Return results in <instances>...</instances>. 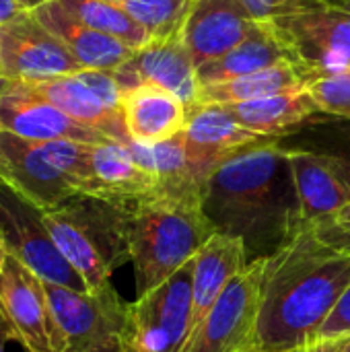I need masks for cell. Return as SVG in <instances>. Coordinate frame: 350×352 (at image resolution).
Segmentation results:
<instances>
[{
    "label": "cell",
    "mask_w": 350,
    "mask_h": 352,
    "mask_svg": "<svg viewBox=\"0 0 350 352\" xmlns=\"http://www.w3.org/2000/svg\"><path fill=\"white\" fill-rule=\"evenodd\" d=\"M56 2L87 27L105 33L113 39H120L134 50L151 41V35L109 0H56Z\"/></svg>",
    "instance_id": "obj_27"
},
{
    "label": "cell",
    "mask_w": 350,
    "mask_h": 352,
    "mask_svg": "<svg viewBox=\"0 0 350 352\" xmlns=\"http://www.w3.org/2000/svg\"><path fill=\"white\" fill-rule=\"evenodd\" d=\"M248 352H262V351H256V349H252V351H248Z\"/></svg>",
    "instance_id": "obj_45"
},
{
    "label": "cell",
    "mask_w": 350,
    "mask_h": 352,
    "mask_svg": "<svg viewBox=\"0 0 350 352\" xmlns=\"http://www.w3.org/2000/svg\"><path fill=\"white\" fill-rule=\"evenodd\" d=\"M6 260H8V256H6V252H4V248L0 245V274L4 272V266H6Z\"/></svg>",
    "instance_id": "obj_38"
},
{
    "label": "cell",
    "mask_w": 350,
    "mask_h": 352,
    "mask_svg": "<svg viewBox=\"0 0 350 352\" xmlns=\"http://www.w3.org/2000/svg\"><path fill=\"white\" fill-rule=\"evenodd\" d=\"M27 85V82H25ZM37 95L60 107L66 116L76 120L83 126H89L103 136H107L113 142L128 144L132 138L128 136L126 124L122 109H116L107 105L87 82L80 80V76L68 74V76H58L41 82L29 85Z\"/></svg>",
    "instance_id": "obj_22"
},
{
    "label": "cell",
    "mask_w": 350,
    "mask_h": 352,
    "mask_svg": "<svg viewBox=\"0 0 350 352\" xmlns=\"http://www.w3.org/2000/svg\"><path fill=\"white\" fill-rule=\"evenodd\" d=\"M0 62L2 76L27 85L83 70L70 50L31 10L0 27Z\"/></svg>",
    "instance_id": "obj_12"
},
{
    "label": "cell",
    "mask_w": 350,
    "mask_h": 352,
    "mask_svg": "<svg viewBox=\"0 0 350 352\" xmlns=\"http://www.w3.org/2000/svg\"><path fill=\"white\" fill-rule=\"evenodd\" d=\"M184 140L192 169L208 186L212 171L225 159L268 138L243 128L223 105H200L190 116Z\"/></svg>",
    "instance_id": "obj_17"
},
{
    "label": "cell",
    "mask_w": 350,
    "mask_h": 352,
    "mask_svg": "<svg viewBox=\"0 0 350 352\" xmlns=\"http://www.w3.org/2000/svg\"><path fill=\"white\" fill-rule=\"evenodd\" d=\"M27 10H35L37 6H41V4H45V2H52V0H19Z\"/></svg>",
    "instance_id": "obj_36"
},
{
    "label": "cell",
    "mask_w": 350,
    "mask_h": 352,
    "mask_svg": "<svg viewBox=\"0 0 350 352\" xmlns=\"http://www.w3.org/2000/svg\"><path fill=\"white\" fill-rule=\"evenodd\" d=\"M68 352H120L128 307L111 283L95 291H72L43 283Z\"/></svg>",
    "instance_id": "obj_8"
},
{
    "label": "cell",
    "mask_w": 350,
    "mask_h": 352,
    "mask_svg": "<svg viewBox=\"0 0 350 352\" xmlns=\"http://www.w3.org/2000/svg\"><path fill=\"white\" fill-rule=\"evenodd\" d=\"M330 2H332V0H330ZM336 4H340L342 8H347V10H350V0H338Z\"/></svg>",
    "instance_id": "obj_41"
},
{
    "label": "cell",
    "mask_w": 350,
    "mask_h": 352,
    "mask_svg": "<svg viewBox=\"0 0 350 352\" xmlns=\"http://www.w3.org/2000/svg\"><path fill=\"white\" fill-rule=\"evenodd\" d=\"M23 12H27V8L19 0H0V27Z\"/></svg>",
    "instance_id": "obj_33"
},
{
    "label": "cell",
    "mask_w": 350,
    "mask_h": 352,
    "mask_svg": "<svg viewBox=\"0 0 350 352\" xmlns=\"http://www.w3.org/2000/svg\"><path fill=\"white\" fill-rule=\"evenodd\" d=\"M120 352H136V351H134V349H130L128 344H124V342H122V344H120Z\"/></svg>",
    "instance_id": "obj_42"
},
{
    "label": "cell",
    "mask_w": 350,
    "mask_h": 352,
    "mask_svg": "<svg viewBox=\"0 0 350 352\" xmlns=\"http://www.w3.org/2000/svg\"><path fill=\"white\" fill-rule=\"evenodd\" d=\"M215 235L200 204L149 196L130 212V262L136 297L153 291L196 258Z\"/></svg>",
    "instance_id": "obj_4"
},
{
    "label": "cell",
    "mask_w": 350,
    "mask_h": 352,
    "mask_svg": "<svg viewBox=\"0 0 350 352\" xmlns=\"http://www.w3.org/2000/svg\"><path fill=\"white\" fill-rule=\"evenodd\" d=\"M311 80L350 68V10L330 0H301L268 21Z\"/></svg>",
    "instance_id": "obj_6"
},
{
    "label": "cell",
    "mask_w": 350,
    "mask_h": 352,
    "mask_svg": "<svg viewBox=\"0 0 350 352\" xmlns=\"http://www.w3.org/2000/svg\"><path fill=\"white\" fill-rule=\"evenodd\" d=\"M0 76H2V62H0Z\"/></svg>",
    "instance_id": "obj_44"
},
{
    "label": "cell",
    "mask_w": 350,
    "mask_h": 352,
    "mask_svg": "<svg viewBox=\"0 0 350 352\" xmlns=\"http://www.w3.org/2000/svg\"><path fill=\"white\" fill-rule=\"evenodd\" d=\"M250 19L258 23H268L281 14L291 12L301 0H239Z\"/></svg>",
    "instance_id": "obj_32"
},
{
    "label": "cell",
    "mask_w": 350,
    "mask_h": 352,
    "mask_svg": "<svg viewBox=\"0 0 350 352\" xmlns=\"http://www.w3.org/2000/svg\"><path fill=\"white\" fill-rule=\"evenodd\" d=\"M157 192V177L130 155L126 144H91L89 177L83 194L116 204H136Z\"/></svg>",
    "instance_id": "obj_18"
},
{
    "label": "cell",
    "mask_w": 350,
    "mask_h": 352,
    "mask_svg": "<svg viewBox=\"0 0 350 352\" xmlns=\"http://www.w3.org/2000/svg\"><path fill=\"white\" fill-rule=\"evenodd\" d=\"M0 130L27 140H72L85 144L111 142L101 132L78 124L25 82H10L0 95Z\"/></svg>",
    "instance_id": "obj_14"
},
{
    "label": "cell",
    "mask_w": 350,
    "mask_h": 352,
    "mask_svg": "<svg viewBox=\"0 0 350 352\" xmlns=\"http://www.w3.org/2000/svg\"><path fill=\"white\" fill-rule=\"evenodd\" d=\"M307 93L322 116L350 122V68L311 80Z\"/></svg>",
    "instance_id": "obj_30"
},
{
    "label": "cell",
    "mask_w": 350,
    "mask_h": 352,
    "mask_svg": "<svg viewBox=\"0 0 350 352\" xmlns=\"http://www.w3.org/2000/svg\"><path fill=\"white\" fill-rule=\"evenodd\" d=\"M10 82H12V80H8L6 76H0V95H2V93H4V91L10 87Z\"/></svg>",
    "instance_id": "obj_39"
},
{
    "label": "cell",
    "mask_w": 350,
    "mask_h": 352,
    "mask_svg": "<svg viewBox=\"0 0 350 352\" xmlns=\"http://www.w3.org/2000/svg\"><path fill=\"white\" fill-rule=\"evenodd\" d=\"M264 260H254L204 316L184 352H248L254 349Z\"/></svg>",
    "instance_id": "obj_11"
},
{
    "label": "cell",
    "mask_w": 350,
    "mask_h": 352,
    "mask_svg": "<svg viewBox=\"0 0 350 352\" xmlns=\"http://www.w3.org/2000/svg\"><path fill=\"white\" fill-rule=\"evenodd\" d=\"M285 148H305L350 159V122L318 118L297 134L278 140Z\"/></svg>",
    "instance_id": "obj_29"
},
{
    "label": "cell",
    "mask_w": 350,
    "mask_h": 352,
    "mask_svg": "<svg viewBox=\"0 0 350 352\" xmlns=\"http://www.w3.org/2000/svg\"><path fill=\"white\" fill-rule=\"evenodd\" d=\"M134 204H116L76 194L43 210V223L66 262L95 291L130 262V212Z\"/></svg>",
    "instance_id": "obj_3"
},
{
    "label": "cell",
    "mask_w": 350,
    "mask_h": 352,
    "mask_svg": "<svg viewBox=\"0 0 350 352\" xmlns=\"http://www.w3.org/2000/svg\"><path fill=\"white\" fill-rule=\"evenodd\" d=\"M223 107L243 128L274 140L297 134L301 128H305L309 122L322 116L307 89L289 91L243 103H231Z\"/></svg>",
    "instance_id": "obj_24"
},
{
    "label": "cell",
    "mask_w": 350,
    "mask_h": 352,
    "mask_svg": "<svg viewBox=\"0 0 350 352\" xmlns=\"http://www.w3.org/2000/svg\"><path fill=\"white\" fill-rule=\"evenodd\" d=\"M287 151L301 200L303 223L330 219L349 206L350 159L305 148Z\"/></svg>",
    "instance_id": "obj_15"
},
{
    "label": "cell",
    "mask_w": 350,
    "mask_h": 352,
    "mask_svg": "<svg viewBox=\"0 0 350 352\" xmlns=\"http://www.w3.org/2000/svg\"><path fill=\"white\" fill-rule=\"evenodd\" d=\"M122 95L136 87H159L182 99L192 111L200 107L196 64L179 37L151 39L113 70Z\"/></svg>",
    "instance_id": "obj_13"
},
{
    "label": "cell",
    "mask_w": 350,
    "mask_h": 352,
    "mask_svg": "<svg viewBox=\"0 0 350 352\" xmlns=\"http://www.w3.org/2000/svg\"><path fill=\"white\" fill-rule=\"evenodd\" d=\"M332 2H338V0H332Z\"/></svg>",
    "instance_id": "obj_46"
},
{
    "label": "cell",
    "mask_w": 350,
    "mask_h": 352,
    "mask_svg": "<svg viewBox=\"0 0 350 352\" xmlns=\"http://www.w3.org/2000/svg\"><path fill=\"white\" fill-rule=\"evenodd\" d=\"M194 260L128 307L122 342L136 352H184L192 336Z\"/></svg>",
    "instance_id": "obj_7"
},
{
    "label": "cell",
    "mask_w": 350,
    "mask_h": 352,
    "mask_svg": "<svg viewBox=\"0 0 350 352\" xmlns=\"http://www.w3.org/2000/svg\"><path fill=\"white\" fill-rule=\"evenodd\" d=\"M10 340V336H8V332H6V328L2 326V322H0V352H4L6 349V342Z\"/></svg>",
    "instance_id": "obj_37"
},
{
    "label": "cell",
    "mask_w": 350,
    "mask_h": 352,
    "mask_svg": "<svg viewBox=\"0 0 350 352\" xmlns=\"http://www.w3.org/2000/svg\"><path fill=\"white\" fill-rule=\"evenodd\" d=\"M281 62H293L291 52L283 45V41L276 37L270 23H258L254 31L233 50L223 54L221 58L200 66L196 70L200 89L225 80H233L252 72L266 70L270 66H276Z\"/></svg>",
    "instance_id": "obj_25"
},
{
    "label": "cell",
    "mask_w": 350,
    "mask_h": 352,
    "mask_svg": "<svg viewBox=\"0 0 350 352\" xmlns=\"http://www.w3.org/2000/svg\"><path fill=\"white\" fill-rule=\"evenodd\" d=\"M122 116L134 142L157 144L182 134L192 109L165 89L136 87L122 95Z\"/></svg>",
    "instance_id": "obj_21"
},
{
    "label": "cell",
    "mask_w": 350,
    "mask_h": 352,
    "mask_svg": "<svg viewBox=\"0 0 350 352\" xmlns=\"http://www.w3.org/2000/svg\"><path fill=\"white\" fill-rule=\"evenodd\" d=\"M31 12L70 50V54L78 60L83 68L113 72L134 54V47L87 27L56 0L45 2Z\"/></svg>",
    "instance_id": "obj_20"
},
{
    "label": "cell",
    "mask_w": 350,
    "mask_h": 352,
    "mask_svg": "<svg viewBox=\"0 0 350 352\" xmlns=\"http://www.w3.org/2000/svg\"><path fill=\"white\" fill-rule=\"evenodd\" d=\"M250 266L245 245L237 237L215 233L196 254L192 272V334L221 299L227 287ZM192 338V336H190Z\"/></svg>",
    "instance_id": "obj_19"
},
{
    "label": "cell",
    "mask_w": 350,
    "mask_h": 352,
    "mask_svg": "<svg viewBox=\"0 0 350 352\" xmlns=\"http://www.w3.org/2000/svg\"><path fill=\"white\" fill-rule=\"evenodd\" d=\"M349 287V231L334 217L303 223L264 260L254 349L293 352L316 340Z\"/></svg>",
    "instance_id": "obj_1"
},
{
    "label": "cell",
    "mask_w": 350,
    "mask_h": 352,
    "mask_svg": "<svg viewBox=\"0 0 350 352\" xmlns=\"http://www.w3.org/2000/svg\"><path fill=\"white\" fill-rule=\"evenodd\" d=\"M202 210L215 233L243 241L250 262L270 258L303 225L289 151L268 138L225 159L208 179Z\"/></svg>",
    "instance_id": "obj_2"
},
{
    "label": "cell",
    "mask_w": 350,
    "mask_h": 352,
    "mask_svg": "<svg viewBox=\"0 0 350 352\" xmlns=\"http://www.w3.org/2000/svg\"><path fill=\"white\" fill-rule=\"evenodd\" d=\"M322 340H340L350 338V287L344 291V295L338 299L336 307L320 328L318 336Z\"/></svg>",
    "instance_id": "obj_31"
},
{
    "label": "cell",
    "mask_w": 350,
    "mask_h": 352,
    "mask_svg": "<svg viewBox=\"0 0 350 352\" xmlns=\"http://www.w3.org/2000/svg\"><path fill=\"white\" fill-rule=\"evenodd\" d=\"M4 186H8V184H6V177H4V173L0 169V188H4Z\"/></svg>",
    "instance_id": "obj_43"
},
{
    "label": "cell",
    "mask_w": 350,
    "mask_h": 352,
    "mask_svg": "<svg viewBox=\"0 0 350 352\" xmlns=\"http://www.w3.org/2000/svg\"><path fill=\"white\" fill-rule=\"evenodd\" d=\"M126 148L136 159V163L155 173L157 196L202 206L206 182H202L190 165L184 132L157 144H140L130 140Z\"/></svg>",
    "instance_id": "obj_23"
},
{
    "label": "cell",
    "mask_w": 350,
    "mask_h": 352,
    "mask_svg": "<svg viewBox=\"0 0 350 352\" xmlns=\"http://www.w3.org/2000/svg\"><path fill=\"white\" fill-rule=\"evenodd\" d=\"M136 21L151 39L179 37L194 0H109Z\"/></svg>",
    "instance_id": "obj_28"
},
{
    "label": "cell",
    "mask_w": 350,
    "mask_h": 352,
    "mask_svg": "<svg viewBox=\"0 0 350 352\" xmlns=\"http://www.w3.org/2000/svg\"><path fill=\"white\" fill-rule=\"evenodd\" d=\"M0 322L25 352H68L43 280L12 258L0 274Z\"/></svg>",
    "instance_id": "obj_10"
},
{
    "label": "cell",
    "mask_w": 350,
    "mask_h": 352,
    "mask_svg": "<svg viewBox=\"0 0 350 352\" xmlns=\"http://www.w3.org/2000/svg\"><path fill=\"white\" fill-rule=\"evenodd\" d=\"M338 352H350V338H344V340H342V344H340Z\"/></svg>",
    "instance_id": "obj_40"
},
{
    "label": "cell",
    "mask_w": 350,
    "mask_h": 352,
    "mask_svg": "<svg viewBox=\"0 0 350 352\" xmlns=\"http://www.w3.org/2000/svg\"><path fill=\"white\" fill-rule=\"evenodd\" d=\"M311 78L307 72L293 64V62H281L276 66H270L260 72H252L233 80L208 85L200 89L198 103L200 105H231V103H243L254 101L262 97H272L289 91L307 89Z\"/></svg>",
    "instance_id": "obj_26"
},
{
    "label": "cell",
    "mask_w": 350,
    "mask_h": 352,
    "mask_svg": "<svg viewBox=\"0 0 350 352\" xmlns=\"http://www.w3.org/2000/svg\"><path fill=\"white\" fill-rule=\"evenodd\" d=\"M334 221L344 229V231H349L350 233V204L349 206H344L342 210H338L336 214H334Z\"/></svg>",
    "instance_id": "obj_35"
},
{
    "label": "cell",
    "mask_w": 350,
    "mask_h": 352,
    "mask_svg": "<svg viewBox=\"0 0 350 352\" xmlns=\"http://www.w3.org/2000/svg\"><path fill=\"white\" fill-rule=\"evenodd\" d=\"M254 27L256 21L250 19L239 0H194L182 41L198 70L239 45Z\"/></svg>",
    "instance_id": "obj_16"
},
{
    "label": "cell",
    "mask_w": 350,
    "mask_h": 352,
    "mask_svg": "<svg viewBox=\"0 0 350 352\" xmlns=\"http://www.w3.org/2000/svg\"><path fill=\"white\" fill-rule=\"evenodd\" d=\"M89 153L85 142H39L0 130V169L8 188L41 210L83 194Z\"/></svg>",
    "instance_id": "obj_5"
},
{
    "label": "cell",
    "mask_w": 350,
    "mask_h": 352,
    "mask_svg": "<svg viewBox=\"0 0 350 352\" xmlns=\"http://www.w3.org/2000/svg\"><path fill=\"white\" fill-rule=\"evenodd\" d=\"M0 245L8 258L23 264L43 283L87 291L83 278L56 248L43 223V210L8 186L0 188Z\"/></svg>",
    "instance_id": "obj_9"
},
{
    "label": "cell",
    "mask_w": 350,
    "mask_h": 352,
    "mask_svg": "<svg viewBox=\"0 0 350 352\" xmlns=\"http://www.w3.org/2000/svg\"><path fill=\"white\" fill-rule=\"evenodd\" d=\"M342 340L344 338H340V340H322V338H316V340L303 344L301 349H297V351L293 352H338Z\"/></svg>",
    "instance_id": "obj_34"
}]
</instances>
